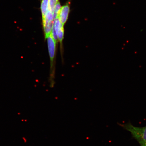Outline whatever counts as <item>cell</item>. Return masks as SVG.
Wrapping results in <instances>:
<instances>
[{
    "mask_svg": "<svg viewBox=\"0 0 146 146\" xmlns=\"http://www.w3.org/2000/svg\"><path fill=\"white\" fill-rule=\"evenodd\" d=\"M61 8V5L60 4L59 1H58L55 7L53 13L54 19L59 15Z\"/></svg>",
    "mask_w": 146,
    "mask_h": 146,
    "instance_id": "obj_7",
    "label": "cell"
},
{
    "mask_svg": "<svg viewBox=\"0 0 146 146\" xmlns=\"http://www.w3.org/2000/svg\"><path fill=\"white\" fill-rule=\"evenodd\" d=\"M59 0H49L48 10L53 13L55 7Z\"/></svg>",
    "mask_w": 146,
    "mask_h": 146,
    "instance_id": "obj_8",
    "label": "cell"
},
{
    "mask_svg": "<svg viewBox=\"0 0 146 146\" xmlns=\"http://www.w3.org/2000/svg\"><path fill=\"white\" fill-rule=\"evenodd\" d=\"M64 25L61 23L59 32L58 33V41L59 42L60 44V52L62 60L63 61V41L64 39Z\"/></svg>",
    "mask_w": 146,
    "mask_h": 146,
    "instance_id": "obj_5",
    "label": "cell"
},
{
    "mask_svg": "<svg viewBox=\"0 0 146 146\" xmlns=\"http://www.w3.org/2000/svg\"><path fill=\"white\" fill-rule=\"evenodd\" d=\"M125 130L131 133L132 138L135 139L140 146H146V126L142 127H135L130 121L127 123H117Z\"/></svg>",
    "mask_w": 146,
    "mask_h": 146,
    "instance_id": "obj_1",
    "label": "cell"
},
{
    "mask_svg": "<svg viewBox=\"0 0 146 146\" xmlns=\"http://www.w3.org/2000/svg\"><path fill=\"white\" fill-rule=\"evenodd\" d=\"M70 11V5L68 3L61 7L58 16L60 22L63 25L65 24L68 19Z\"/></svg>",
    "mask_w": 146,
    "mask_h": 146,
    "instance_id": "obj_4",
    "label": "cell"
},
{
    "mask_svg": "<svg viewBox=\"0 0 146 146\" xmlns=\"http://www.w3.org/2000/svg\"><path fill=\"white\" fill-rule=\"evenodd\" d=\"M49 1V0H42L41 1V10L42 21H44L48 10Z\"/></svg>",
    "mask_w": 146,
    "mask_h": 146,
    "instance_id": "obj_6",
    "label": "cell"
},
{
    "mask_svg": "<svg viewBox=\"0 0 146 146\" xmlns=\"http://www.w3.org/2000/svg\"><path fill=\"white\" fill-rule=\"evenodd\" d=\"M50 62V80L51 86L53 87L54 84L55 60L56 53V44L52 37V33L47 39Z\"/></svg>",
    "mask_w": 146,
    "mask_h": 146,
    "instance_id": "obj_2",
    "label": "cell"
},
{
    "mask_svg": "<svg viewBox=\"0 0 146 146\" xmlns=\"http://www.w3.org/2000/svg\"><path fill=\"white\" fill-rule=\"evenodd\" d=\"M54 21L53 13L48 10L46 15L45 19L43 21L45 39H47L52 33Z\"/></svg>",
    "mask_w": 146,
    "mask_h": 146,
    "instance_id": "obj_3",
    "label": "cell"
}]
</instances>
